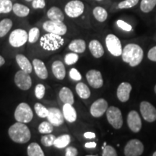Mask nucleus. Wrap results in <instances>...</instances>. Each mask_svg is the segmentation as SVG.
I'll return each mask as SVG.
<instances>
[{"label":"nucleus","mask_w":156,"mask_h":156,"mask_svg":"<svg viewBox=\"0 0 156 156\" xmlns=\"http://www.w3.org/2000/svg\"><path fill=\"white\" fill-rule=\"evenodd\" d=\"M122 56L124 62L129 64L131 67H136L142 61L143 51L137 44H129L123 48Z\"/></svg>","instance_id":"f257e3e1"},{"label":"nucleus","mask_w":156,"mask_h":156,"mask_svg":"<svg viewBox=\"0 0 156 156\" xmlns=\"http://www.w3.org/2000/svg\"><path fill=\"white\" fill-rule=\"evenodd\" d=\"M9 137L16 143L24 144L30 140L31 133L30 129L25 123L19 122L12 124L8 130Z\"/></svg>","instance_id":"f03ea898"},{"label":"nucleus","mask_w":156,"mask_h":156,"mask_svg":"<svg viewBox=\"0 0 156 156\" xmlns=\"http://www.w3.org/2000/svg\"><path fill=\"white\" fill-rule=\"evenodd\" d=\"M64 41L62 36L48 33L41 38V46L46 51H56L64 45Z\"/></svg>","instance_id":"7ed1b4c3"},{"label":"nucleus","mask_w":156,"mask_h":156,"mask_svg":"<svg viewBox=\"0 0 156 156\" xmlns=\"http://www.w3.org/2000/svg\"><path fill=\"white\" fill-rule=\"evenodd\" d=\"M14 116L17 122L27 124L33 119L34 113L28 103H21L15 109Z\"/></svg>","instance_id":"20e7f679"},{"label":"nucleus","mask_w":156,"mask_h":156,"mask_svg":"<svg viewBox=\"0 0 156 156\" xmlns=\"http://www.w3.org/2000/svg\"><path fill=\"white\" fill-rule=\"evenodd\" d=\"M107 120L109 124L116 129L122 128L123 125V118L122 112L119 108L115 106L108 107L106 111Z\"/></svg>","instance_id":"39448f33"},{"label":"nucleus","mask_w":156,"mask_h":156,"mask_svg":"<svg viewBox=\"0 0 156 156\" xmlns=\"http://www.w3.org/2000/svg\"><path fill=\"white\" fill-rule=\"evenodd\" d=\"M85 6L83 2L80 0H72L66 5L64 7V11L67 16L72 18L78 17L83 15Z\"/></svg>","instance_id":"423d86ee"},{"label":"nucleus","mask_w":156,"mask_h":156,"mask_svg":"<svg viewBox=\"0 0 156 156\" xmlns=\"http://www.w3.org/2000/svg\"><path fill=\"white\" fill-rule=\"evenodd\" d=\"M28 41V34L23 29H16L11 33L9 42L12 46L15 48L21 47Z\"/></svg>","instance_id":"0eeeda50"},{"label":"nucleus","mask_w":156,"mask_h":156,"mask_svg":"<svg viewBox=\"0 0 156 156\" xmlns=\"http://www.w3.org/2000/svg\"><path fill=\"white\" fill-rule=\"evenodd\" d=\"M106 45L108 51L114 56H119L122 54V46L120 40L114 34H109L106 38Z\"/></svg>","instance_id":"6e6552de"},{"label":"nucleus","mask_w":156,"mask_h":156,"mask_svg":"<svg viewBox=\"0 0 156 156\" xmlns=\"http://www.w3.org/2000/svg\"><path fill=\"white\" fill-rule=\"evenodd\" d=\"M43 28L48 33H52L59 36H64L67 33V28L63 22L48 20L43 24Z\"/></svg>","instance_id":"1a4fd4ad"},{"label":"nucleus","mask_w":156,"mask_h":156,"mask_svg":"<svg viewBox=\"0 0 156 156\" xmlns=\"http://www.w3.org/2000/svg\"><path fill=\"white\" fill-rule=\"evenodd\" d=\"M144 151V145L139 140H129L124 147V155L126 156H140Z\"/></svg>","instance_id":"9d476101"},{"label":"nucleus","mask_w":156,"mask_h":156,"mask_svg":"<svg viewBox=\"0 0 156 156\" xmlns=\"http://www.w3.org/2000/svg\"><path fill=\"white\" fill-rule=\"evenodd\" d=\"M15 83L20 89L23 90H27L30 89L32 85V80L28 73L20 69L15 74Z\"/></svg>","instance_id":"9b49d317"},{"label":"nucleus","mask_w":156,"mask_h":156,"mask_svg":"<svg viewBox=\"0 0 156 156\" xmlns=\"http://www.w3.org/2000/svg\"><path fill=\"white\" fill-rule=\"evenodd\" d=\"M140 112L143 119L148 122L156 120V108L147 101H142L140 106Z\"/></svg>","instance_id":"f8f14e48"},{"label":"nucleus","mask_w":156,"mask_h":156,"mask_svg":"<svg viewBox=\"0 0 156 156\" xmlns=\"http://www.w3.org/2000/svg\"><path fill=\"white\" fill-rule=\"evenodd\" d=\"M108 108V103L103 98H99L93 103L90 108V112L93 117L99 118L106 112Z\"/></svg>","instance_id":"ddd939ff"},{"label":"nucleus","mask_w":156,"mask_h":156,"mask_svg":"<svg viewBox=\"0 0 156 156\" xmlns=\"http://www.w3.org/2000/svg\"><path fill=\"white\" fill-rule=\"evenodd\" d=\"M87 80L93 88H100L103 85V80L101 72L98 70L91 69L86 74Z\"/></svg>","instance_id":"4468645a"},{"label":"nucleus","mask_w":156,"mask_h":156,"mask_svg":"<svg viewBox=\"0 0 156 156\" xmlns=\"http://www.w3.org/2000/svg\"><path fill=\"white\" fill-rule=\"evenodd\" d=\"M129 128L133 132H139L142 128V121L139 114L136 111H131L127 116Z\"/></svg>","instance_id":"2eb2a0df"},{"label":"nucleus","mask_w":156,"mask_h":156,"mask_svg":"<svg viewBox=\"0 0 156 156\" xmlns=\"http://www.w3.org/2000/svg\"><path fill=\"white\" fill-rule=\"evenodd\" d=\"M46 118L48 119V122L56 126L62 125L64 123V119H65L63 113H62L59 109L56 108H48V114Z\"/></svg>","instance_id":"dca6fc26"},{"label":"nucleus","mask_w":156,"mask_h":156,"mask_svg":"<svg viewBox=\"0 0 156 156\" xmlns=\"http://www.w3.org/2000/svg\"><path fill=\"white\" fill-rule=\"evenodd\" d=\"M132 85L129 83H122L117 88V98L122 102H126L129 99L130 93L132 91Z\"/></svg>","instance_id":"f3484780"},{"label":"nucleus","mask_w":156,"mask_h":156,"mask_svg":"<svg viewBox=\"0 0 156 156\" xmlns=\"http://www.w3.org/2000/svg\"><path fill=\"white\" fill-rule=\"evenodd\" d=\"M33 65L35 70V73L39 78L42 80H46L48 77V70L46 65L41 60L38 58H35L33 61Z\"/></svg>","instance_id":"a211bd4d"},{"label":"nucleus","mask_w":156,"mask_h":156,"mask_svg":"<svg viewBox=\"0 0 156 156\" xmlns=\"http://www.w3.org/2000/svg\"><path fill=\"white\" fill-rule=\"evenodd\" d=\"M51 69L52 73L56 79L60 80L64 79L66 75V70L64 64L61 61L57 60V61L54 62L52 64Z\"/></svg>","instance_id":"6ab92c4d"},{"label":"nucleus","mask_w":156,"mask_h":156,"mask_svg":"<svg viewBox=\"0 0 156 156\" xmlns=\"http://www.w3.org/2000/svg\"><path fill=\"white\" fill-rule=\"evenodd\" d=\"M63 115L64 119L69 123H73L77 120V112L73 106L69 103H64L63 106Z\"/></svg>","instance_id":"aec40b11"},{"label":"nucleus","mask_w":156,"mask_h":156,"mask_svg":"<svg viewBox=\"0 0 156 156\" xmlns=\"http://www.w3.org/2000/svg\"><path fill=\"white\" fill-rule=\"evenodd\" d=\"M89 49L92 55L95 58H101L104 54L103 46L97 40H93L90 42Z\"/></svg>","instance_id":"412c9836"},{"label":"nucleus","mask_w":156,"mask_h":156,"mask_svg":"<svg viewBox=\"0 0 156 156\" xmlns=\"http://www.w3.org/2000/svg\"><path fill=\"white\" fill-rule=\"evenodd\" d=\"M16 61L20 69L25 71V73L30 74L32 72L33 66L26 56L23 54H18L16 56Z\"/></svg>","instance_id":"4be33fe9"},{"label":"nucleus","mask_w":156,"mask_h":156,"mask_svg":"<svg viewBox=\"0 0 156 156\" xmlns=\"http://www.w3.org/2000/svg\"><path fill=\"white\" fill-rule=\"evenodd\" d=\"M59 98L64 103H69L73 105L75 102L73 93L69 87H64L59 91Z\"/></svg>","instance_id":"5701e85b"},{"label":"nucleus","mask_w":156,"mask_h":156,"mask_svg":"<svg viewBox=\"0 0 156 156\" xmlns=\"http://www.w3.org/2000/svg\"><path fill=\"white\" fill-rule=\"evenodd\" d=\"M69 50L73 51L77 54L83 53L86 48V44L84 40L82 39H75L71 41L69 45Z\"/></svg>","instance_id":"b1692460"},{"label":"nucleus","mask_w":156,"mask_h":156,"mask_svg":"<svg viewBox=\"0 0 156 156\" xmlns=\"http://www.w3.org/2000/svg\"><path fill=\"white\" fill-rule=\"evenodd\" d=\"M47 16L51 20L63 22L64 19V13L57 7H52L47 12Z\"/></svg>","instance_id":"393cba45"},{"label":"nucleus","mask_w":156,"mask_h":156,"mask_svg":"<svg viewBox=\"0 0 156 156\" xmlns=\"http://www.w3.org/2000/svg\"><path fill=\"white\" fill-rule=\"evenodd\" d=\"M76 92L77 95H79L81 98L83 99H87L90 96V90L87 87V85H85L83 83H79L77 84L75 87Z\"/></svg>","instance_id":"a878e982"},{"label":"nucleus","mask_w":156,"mask_h":156,"mask_svg":"<svg viewBox=\"0 0 156 156\" xmlns=\"http://www.w3.org/2000/svg\"><path fill=\"white\" fill-rule=\"evenodd\" d=\"M70 141H71V137L69 134H63L56 138L54 146L58 149H62L67 147L70 143Z\"/></svg>","instance_id":"bb28decb"},{"label":"nucleus","mask_w":156,"mask_h":156,"mask_svg":"<svg viewBox=\"0 0 156 156\" xmlns=\"http://www.w3.org/2000/svg\"><path fill=\"white\" fill-rule=\"evenodd\" d=\"M12 11L17 16L20 17H27L30 13V9L26 6L21 5V4L16 3L13 5Z\"/></svg>","instance_id":"cd10ccee"},{"label":"nucleus","mask_w":156,"mask_h":156,"mask_svg":"<svg viewBox=\"0 0 156 156\" xmlns=\"http://www.w3.org/2000/svg\"><path fill=\"white\" fill-rule=\"evenodd\" d=\"M27 153L29 156H44V151L36 142H32L28 145Z\"/></svg>","instance_id":"c85d7f7f"},{"label":"nucleus","mask_w":156,"mask_h":156,"mask_svg":"<svg viewBox=\"0 0 156 156\" xmlns=\"http://www.w3.org/2000/svg\"><path fill=\"white\" fill-rule=\"evenodd\" d=\"M93 14L94 15L95 18L97 20L98 22L103 23L106 20L108 17V12L103 7H95L93 11Z\"/></svg>","instance_id":"c756f323"},{"label":"nucleus","mask_w":156,"mask_h":156,"mask_svg":"<svg viewBox=\"0 0 156 156\" xmlns=\"http://www.w3.org/2000/svg\"><path fill=\"white\" fill-rule=\"evenodd\" d=\"M12 27V22L10 19H4L0 22V38L7 34Z\"/></svg>","instance_id":"7c9ffc66"},{"label":"nucleus","mask_w":156,"mask_h":156,"mask_svg":"<svg viewBox=\"0 0 156 156\" xmlns=\"http://www.w3.org/2000/svg\"><path fill=\"white\" fill-rule=\"evenodd\" d=\"M156 6V0H142L140 9L145 13L151 12Z\"/></svg>","instance_id":"2f4dec72"},{"label":"nucleus","mask_w":156,"mask_h":156,"mask_svg":"<svg viewBox=\"0 0 156 156\" xmlns=\"http://www.w3.org/2000/svg\"><path fill=\"white\" fill-rule=\"evenodd\" d=\"M54 130V125L49 122H43L38 126V131L41 134H51Z\"/></svg>","instance_id":"473e14b6"},{"label":"nucleus","mask_w":156,"mask_h":156,"mask_svg":"<svg viewBox=\"0 0 156 156\" xmlns=\"http://www.w3.org/2000/svg\"><path fill=\"white\" fill-rule=\"evenodd\" d=\"M34 109L36 114L41 118H46L48 116V109L46 108L44 106H43L41 103H36L34 106Z\"/></svg>","instance_id":"72a5a7b5"},{"label":"nucleus","mask_w":156,"mask_h":156,"mask_svg":"<svg viewBox=\"0 0 156 156\" xmlns=\"http://www.w3.org/2000/svg\"><path fill=\"white\" fill-rule=\"evenodd\" d=\"M12 7L13 5L10 0H0V14L10 12Z\"/></svg>","instance_id":"f704fd0d"},{"label":"nucleus","mask_w":156,"mask_h":156,"mask_svg":"<svg viewBox=\"0 0 156 156\" xmlns=\"http://www.w3.org/2000/svg\"><path fill=\"white\" fill-rule=\"evenodd\" d=\"M56 140V136L51 134H46V135L43 136L41 140V144L45 147H51L54 145V141Z\"/></svg>","instance_id":"c9c22d12"},{"label":"nucleus","mask_w":156,"mask_h":156,"mask_svg":"<svg viewBox=\"0 0 156 156\" xmlns=\"http://www.w3.org/2000/svg\"><path fill=\"white\" fill-rule=\"evenodd\" d=\"M40 37V30L38 28H31L28 33V41L34 44L38 40Z\"/></svg>","instance_id":"e433bc0d"},{"label":"nucleus","mask_w":156,"mask_h":156,"mask_svg":"<svg viewBox=\"0 0 156 156\" xmlns=\"http://www.w3.org/2000/svg\"><path fill=\"white\" fill-rule=\"evenodd\" d=\"M139 0H124L118 5L119 9H129L137 5Z\"/></svg>","instance_id":"4c0bfd02"},{"label":"nucleus","mask_w":156,"mask_h":156,"mask_svg":"<svg viewBox=\"0 0 156 156\" xmlns=\"http://www.w3.org/2000/svg\"><path fill=\"white\" fill-rule=\"evenodd\" d=\"M78 55L75 53H69L64 57V62L67 65H73V64H75L76 62L78 61Z\"/></svg>","instance_id":"58836bf2"},{"label":"nucleus","mask_w":156,"mask_h":156,"mask_svg":"<svg viewBox=\"0 0 156 156\" xmlns=\"http://www.w3.org/2000/svg\"><path fill=\"white\" fill-rule=\"evenodd\" d=\"M46 92V88L45 86L42 84H38L36 85V88H35V95L38 99H42L45 95Z\"/></svg>","instance_id":"ea45409f"},{"label":"nucleus","mask_w":156,"mask_h":156,"mask_svg":"<svg viewBox=\"0 0 156 156\" xmlns=\"http://www.w3.org/2000/svg\"><path fill=\"white\" fill-rule=\"evenodd\" d=\"M103 156H116L117 153L116 150L112 146L107 145L105 146L104 149L103 150Z\"/></svg>","instance_id":"a19ab883"},{"label":"nucleus","mask_w":156,"mask_h":156,"mask_svg":"<svg viewBox=\"0 0 156 156\" xmlns=\"http://www.w3.org/2000/svg\"><path fill=\"white\" fill-rule=\"evenodd\" d=\"M116 24L119 26V28L122 29V30L124 31L129 32V31H131L132 30V28L131 25H130L129 24H128L127 23L122 20H117Z\"/></svg>","instance_id":"79ce46f5"},{"label":"nucleus","mask_w":156,"mask_h":156,"mask_svg":"<svg viewBox=\"0 0 156 156\" xmlns=\"http://www.w3.org/2000/svg\"><path fill=\"white\" fill-rule=\"evenodd\" d=\"M69 77L71 79H73V80L75 81H80L81 80L82 76L80 73V72L78 71L75 68H73L69 71Z\"/></svg>","instance_id":"37998d69"},{"label":"nucleus","mask_w":156,"mask_h":156,"mask_svg":"<svg viewBox=\"0 0 156 156\" xmlns=\"http://www.w3.org/2000/svg\"><path fill=\"white\" fill-rule=\"evenodd\" d=\"M46 6L45 0H33L32 7L34 9H43Z\"/></svg>","instance_id":"c03bdc74"},{"label":"nucleus","mask_w":156,"mask_h":156,"mask_svg":"<svg viewBox=\"0 0 156 156\" xmlns=\"http://www.w3.org/2000/svg\"><path fill=\"white\" fill-rule=\"evenodd\" d=\"M147 57L153 62H156V46H154L150 49L147 54Z\"/></svg>","instance_id":"a18cd8bd"},{"label":"nucleus","mask_w":156,"mask_h":156,"mask_svg":"<svg viewBox=\"0 0 156 156\" xmlns=\"http://www.w3.org/2000/svg\"><path fill=\"white\" fill-rule=\"evenodd\" d=\"M78 155V151L75 147H68L66 149V156H76Z\"/></svg>","instance_id":"49530a36"},{"label":"nucleus","mask_w":156,"mask_h":156,"mask_svg":"<svg viewBox=\"0 0 156 156\" xmlns=\"http://www.w3.org/2000/svg\"><path fill=\"white\" fill-rule=\"evenodd\" d=\"M84 136L86 139H93V138L95 137V134L92 132H87L84 133Z\"/></svg>","instance_id":"de8ad7c7"},{"label":"nucleus","mask_w":156,"mask_h":156,"mask_svg":"<svg viewBox=\"0 0 156 156\" xmlns=\"http://www.w3.org/2000/svg\"><path fill=\"white\" fill-rule=\"evenodd\" d=\"M97 146V144L94 142H87L85 144V147L86 148H95Z\"/></svg>","instance_id":"09e8293b"},{"label":"nucleus","mask_w":156,"mask_h":156,"mask_svg":"<svg viewBox=\"0 0 156 156\" xmlns=\"http://www.w3.org/2000/svg\"><path fill=\"white\" fill-rule=\"evenodd\" d=\"M5 63V58H4L2 56L0 55V67H2V66Z\"/></svg>","instance_id":"8fccbe9b"},{"label":"nucleus","mask_w":156,"mask_h":156,"mask_svg":"<svg viewBox=\"0 0 156 156\" xmlns=\"http://www.w3.org/2000/svg\"><path fill=\"white\" fill-rule=\"evenodd\" d=\"M153 156H156V151L155 152V153H153Z\"/></svg>","instance_id":"3c124183"},{"label":"nucleus","mask_w":156,"mask_h":156,"mask_svg":"<svg viewBox=\"0 0 156 156\" xmlns=\"http://www.w3.org/2000/svg\"><path fill=\"white\" fill-rule=\"evenodd\" d=\"M26 2H33V0H25Z\"/></svg>","instance_id":"603ef678"},{"label":"nucleus","mask_w":156,"mask_h":156,"mask_svg":"<svg viewBox=\"0 0 156 156\" xmlns=\"http://www.w3.org/2000/svg\"><path fill=\"white\" fill-rule=\"evenodd\" d=\"M103 145H104V147H105V146H106V142H104V144H103Z\"/></svg>","instance_id":"864d4df0"},{"label":"nucleus","mask_w":156,"mask_h":156,"mask_svg":"<svg viewBox=\"0 0 156 156\" xmlns=\"http://www.w3.org/2000/svg\"><path fill=\"white\" fill-rule=\"evenodd\" d=\"M155 92L156 93V85H155Z\"/></svg>","instance_id":"5fc2aeb1"},{"label":"nucleus","mask_w":156,"mask_h":156,"mask_svg":"<svg viewBox=\"0 0 156 156\" xmlns=\"http://www.w3.org/2000/svg\"><path fill=\"white\" fill-rule=\"evenodd\" d=\"M96 1H99V2H100V1H102V0H96Z\"/></svg>","instance_id":"6e6d98bb"}]
</instances>
